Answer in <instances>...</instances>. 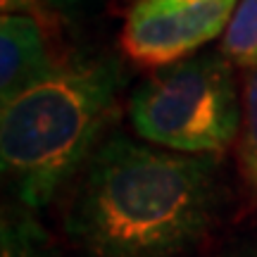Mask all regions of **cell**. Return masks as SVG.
Instances as JSON below:
<instances>
[{
    "label": "cell",
    "instance_id": "obj_11",
    "mask_svg": "<svg viewBox=\"0 0 257 257\" xmlns=\"http://www.w3.org/2000/svg\"><path fill=\"white\" fill-rule=\"evenodd\" d=\"M221 257H257V240H250V243H243L238 248L229 250L226 255Z\"/></svg>",
    "mask_w": 257,
    "mask_h": 257
},
{
    "label": "cell",
    "instance_id": "obj_7",
    "mask_svg": "<svg viewBox=\"0 0 257 257\" xmlns=\"http://www.w3.org/2000/svg\"><path fill=\"white\" fill-rule=\"evenodd\" d=\"M219 53L233 69H257V0H240L226 31L221 34Z\"/></svg>",
    "mask_w": 257,
    "mask_h": 257
},
{
    "label": "cell",
    "instance_id": "obj_2",
    "mask_svg": "<svg viewBox=\"0 0 257 257\" xmlns=\"http://www.w3.org/2000/svg\"><path fill=\"white\" fill-rule=\"evenodd\" d=\"M119 83L112 57L67 55L43 81L3 102L0 162L19 205L43 210L91 160Z\"/></svg>",
    "mask_w": 257,
    "mask_h": 257
},
{
    "label": "cell",
    "instance_id": "obj_5",
    "mask_svg": "<svg viewBox=\"0 0 257 257\" xmlns=\"http://www.w3.org/2000/svg\"><path fill=\"white\" fill-rule=\"evenodd\" d=\"M50 24L29 15H3L0 19V100L10 102L19 93L43 81L62 62L53 53Z\"/></svg>",
    "mask_w": 257,
    "mask_h": 257
},
{
    "label": "cell",
    "instance_id": "obj_3",
    "mask_svg": "<svg viewBox=\"0 0 257 257\" xmlns=\"http://www.w3.org/2000/svg\"><path fill=\"white\" fill-rule=\"evenodd\" d=\"M128 117L153 146L217 157L233 146L243 119L233 64L214 50L157 69L131 93Z\"/></svg>",
    "mask_w": 257,
    "mask_h": 257
},
{
    "label": "cell",
    "instance_id": "obj_4",
    "mask_svg": "<svg viewBox=\"0 0 257 257\" xmlns=\"http://www.w3.org/2000/svg\"><path fill=\"white\" fill-rule=\"evenodd\" d=\"M240 0H134L121 29V50L143 69L193 57L219 38Z\"/></svg>",
    "mask_w": 257,
    "mask_h": 257
},
{
    "label": "cell",
    "instance_id": "obj_1",
    "mask_svg": "<svg viewBox=\"0 0 257 257\" xmlns=\"http://www.w3.org/2000/svg\"><path fill=\"white\" fill-rule=\"evenodd\" d=\"M217 205V157L114 134L86 162L64 229L91 257H181L205 238Z\"/></svg>",
    "mask_w": 257,
    "mask_h": 257
},
{
    "label": "cell",
    "instance_id": "obj_9",
    "mask_svg": "<svg viewBox=\"0 0 257 257\" xmlns=\"http://www.w3.org/2000/svg\"><path fill=\"white\" fill-rule=\"evenodd\" d=\"M0 8H3V15H29L46 24H53L57 17L43 0H0Z\"/></svg>",
    "mask_w": 257,
    "mask_h": 257
},
{
    "label": "cell",
    "instance_id": "obj_10",
    "mask_svg": "<svg viewBox=\"0 0 257 257\" xmlns=\"http://www.w3.org/2000/svg\"><path fill=\"white\" fill-rule=\"evenodd\" d=\"M43 3H46L55 15L74 17V15H79V12H81V8H83V3H86V0H43Z\"/></svg>",
    "mask_w": 257,
    "mask_h": 257
},
{
    "label": "cell",
    "instance_id": "obj_8",
    "mask_svg": "<svg viewBox=\"0 0 257 257\" xmlns=\"http://www.w3.org/2000/svg\"><path fill=\"white\" fill-rule=\"evenodd\" d=\"M243 119L238 131L240 172L257 195V69L243 76Z\"/></svg>",
    "mask_w": 257,
    "mask_h": 257
},
{
    "label": "cell",
    "instance_id": "obj_6",
    "mask_svg": "<svg viewBox=\"0 0 257 257\" xmlns=\"http://www.w3.org/2000/svg\"><path fill=\"white\" fill-rule=\"evenodd\" d=\"M0 257H57L55 245L34 217V210L24 205L5 207L0 224Z\"/></svg>",
    "mask_w": 257,
    "mask_h": 257
}]
</instances>
